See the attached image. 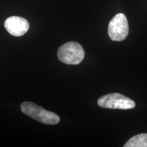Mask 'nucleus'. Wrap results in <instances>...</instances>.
<instances>
[{"label": "nucleus", "instance_id": "423d86ee", "mask_svg": "<svg viewBox=\"0 0 147 147\" xmlns=\"http://www.w3.org/2000/svg\"><path fill=\"white\" fill-rule=\"evenodd\" d=\"M125 147H147V134H138L131 138Z\"/></svg>", "mask_w": 147, "mask_h": 147}, {"label": "nucleus", "instance_id": "f03ea898", "mask_svg": "<svg viewBox=\"0 0 147 147\" xmlns=\"http://www.w3.org/2000/svg\"><path fill=\"white\" fill-rule=\"evenodd\" d=\"M57 57L63 63L77 65L84 59V51L78 42H69L59 48Z\"/></svg>", "mask_w": 147, "mask_h": 147}, {"label": "nucleus", "instance_id": "20e7f679", "mask_svg": "<svg viewBox=\"0 0 147 147\" xmlns=\"http://www.w3.org/2000/svg\"><path fill=\"white\" fill-rule=\"evenodd\" d=\"M108 33L113 41L121 42L127 37L129 24L124 14L119 13L112 18L108 24Z\"/></svg>", "mask_w": 147, "mask_h": 147}, {"label": "nucleus", "instance_id": "39448f33", "mask_svg": "<svg viewBox=\"0 0 147 147\" xmlns=\"http://www.w3.org/2000/svg\"><path fill=\"white\" fill-rule=\"evenodd\" d=\"M4 27L10 35L19 37L26 34L29 28V22L20 16H10L4 22Z\"/></svg>", "mask_w": 147, "mask_h": 147}, {"label": "nucleus", "instance_id": "f257e3e1", "mask_svg": "<svg viewBox=\"0 0 147 147\" xmlns=\"http://www.w3.org/2000/svg\"><path fill=\"white\" fill-rule=\"evenodd\" d=\"M21 110L25 115L42 123L56 125L60 122V117L57 115L44 109L34 103L23 102L21 106Z\"/></svg>", "mask_w": 147, "mask_h": 147}, {"label": "nucleus", "instance_id": "7ed1b4c3", "mask_svg": "<svg viewBox=\"0 0 147 147\" xmlns=\"http://www.w3.org/2000/svg\"><path fill=\"white\" fill-rule=\"evenodd\" d=\"M97 104L101 108L119 110H131L136 106L134 101L118 93L103 95L97 100Z\"/></svg>", "mask_w": 147, "mask_h": 147}]
</instances>
